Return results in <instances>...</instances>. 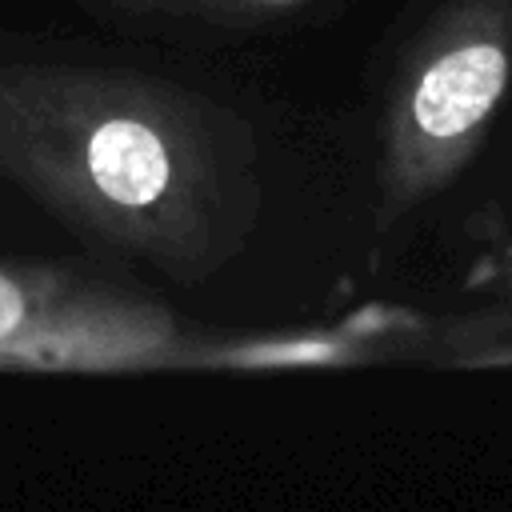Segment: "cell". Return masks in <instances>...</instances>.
Instances as JSON below:
<instances>
[{"label":"cell","instance_id":"3957f363","mask_svg":"<svg viewBox=\"0 0 512 512\" xmlns=\"http://www.w3.org/2000/svg\"><path fill=\"white\" fill-rule=\"evenodd\" d=\"M180 348L172 312L108 276L0 248V356L32 364H140Z\"/></svg>","mask_w":512,"mask_h":512},{"label":"cell","instance_id":"277c9868","mask_svg":"<svg viewBox=\"0 0 512 512\" xmlns=\"http://www.w3.org/2000/svg\"><path fill=\"white\" fill-rule=\"evenodd\" d=\"M96 24L132 40L224 48L288 32L332 0H76Z\"/></svg>","mask_w":512,"mask_h":512},{"label":"cell","instance_id":"7a4b0ae2","mask_svg":"<svg viewBox=\"0 0 512 512\" xmlns=\"http://www.w3.org/2000/svg\"><path fill=\"white\" fill-rule=\"evenodd\" d=\"M512 84V0H444L400 48L376 120L372 228L408 224L472 164Z\"/></svg>","mask_w":512,"mask_h":512},{"label":"cell","instance_id":"6da1fadb","mask_svg":"<svg viewBox=\"0 0 512 512\" xmlns=\"http://www.w3.org/2000/svg\"><path fill=\"white\" fill-rule=\"evenodd\" d=\"M0 192L148 296L268 312L308 188L272 96L188 60L4 28Z\"/></svg>","mask_w":512,"mask_h":512},{"label":"cell","instance_id":"5b68a950","mask_svg":"<svg viewBox=\"0 0 512 512\" xmlns=\"http://www.w3.org/2000/svg\"><path fill=\"white\" fill-rule=\"evenodd\" d=\"M440 360L464 368H512V292L508 300L448 324Z\"/></svg>","mask_w":512,"mask_h":512}]
</instances>
